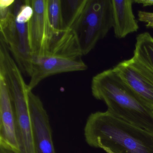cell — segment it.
I'll use <instances>...</instances> for the list:
<instances>
[{
    "label": "cell",
    "mask_w": 153,
    "mask_h": 153,
    "mask_svg": "<svg viewBox=\"0 0 153 153\" xmlns=\"http://www.w3.org/2000/svg\"><path fill=\"white\" fill-rule=\"evenodd\" d=\"M123 82L153 109V71L132 56L112 68Z\"/></svg>",
    "instance_id": "obj_7"
},
{
    "label": "cell",
    "mask_w": 153,
    "mask_h": 153,
    "mask_svg": "<svg viewBox=\"0 0 153 153\" xmlns=\"http://www.w3.org/2000/svg\"><path fill=\"white\" fill-rule=\"evenodd\" d=\"M33 14L30 0H15L11 6H0L1 39L21 71L30 77L33 56L29 46L28 23Z\"/></svg>",
    "instance_id": "obj_4"
},
{
    "label": "cell",
    "mask_w": 153,
    "mask_h": 153,
    "mask_svg": "<svg viewBox=\"0 0 153 153\" xmlns=\"http://www.w3.org/2000/svg\"><path fill=\"white\" fill-rule=\"evenodd\" d=\"M29 106L33 126L35 153H56L49 116L42 100L30 90Z\"/></svg>",
    "instance_id": "obj_10"
},
{
    "label": "cell",
    "mask_w": 153,
    "mask_h": 153,
    "mask_svg": "<svg viewBox=\"0 0 153 153\" xmlns=\"http://www.w3.org/2000/svg\"><path fill=\"white\" fill-rule=\"evenodd\" d=\"M33 14L28 23L29 46L33 57L45 53L52 36L47 18V0H30Z\"/></svg>",
    "instance_id": "obj_9"
},
{
    "label": "cell",
    "mask_w": 153,
    "mask_h": 153,
    "mask_svg": "<svg viewBox=\"0 0 153 153\" xmlns=\"http://www.w3.org/2000/svg\"><path fill=\"white\" fill-rule=\"evenodd\" d=\"M133 2L136 4H141L143 7L153 6V0H133Z\"/></svg>",
    "instance_id": "obj_16"
},
{
    "label": "cell",
    "mask_w": 153,
    "mask_h": 153,
    "mask_svg": "<svg viewBox=\"0 0 153 153\" xmlns=\"http://www.w3.org/2000/svg\"><path fill=\"white\" fill-rule=\"evenodd\" d=\"M139 21L146 24L147 28H153V13L140 10L137 13Z\"/></svg>",
    "instance_id": "obj_15"
},
{
    "label": "cell",
    "mask_w": 153,
    "mask_h": 153,
    "mask_svg": "<svg viewBox=\"0 0 153 153\" xmlns=\"http://www.w3.org/2000/svg\"><path fill=\"white\" fill-rule=\"evenodd\" d=\"M114 36L118 39L125 38L139 28L132 10L133 0H111Z\"/></svg>",
    "instance_id": "obj_11"
},
{
    "label": "cell",
    "mask_w": 153,
    "mask_h": 153,
    "mask_svg": "<svg viewBox=\"0 0 153 153\" xmlns=\"http://www.w3.org/2000/svg\"><path fill=\"white\" fill-rule=\"evenodd\" d=\"M47 18L53 35H57L64 31L61 0H47Z\"/></svg>",
    "instance_id": "obj_14"
},
{
    "label": "cell",
    "mask_w": 153,
    "mask_h": 153,
    "mask_svg": "<svg viewBox=\"0 0 153 153\" xmlns=\"http://www.w3.org/2000/svg\"><path fill=\"white\" fill-rule=\"evenodd\" d=\"M86 142L107 153H153V132L127 122L108 111L88 116L84 128Z\"/></svg>",
    "instance_id": "obj_1"
},
{
    "label": "cell",
    "mask_w": 153,
    "mask_h": 153,
    "mask_svg": "<svg viewBox=\"0 0 153 153\" xmlns=\"http://www.w3.org/2000/svg\"><path fill=\"white\" fill-rule=\"evenodd\" d=\"M0 146L16 153V114L13 98L5 74L0 70Z\"/></svg>",
    "instance_id": "obj_8"
},
{
    "label": "cell",
    "mask_w": 153,
    "mask_h": 153,
    "mask_svg": "<svg viewBox=\"0 0 153 153\" xmlns=\"http://www.w3.org/2000/svg\"><path fill=\"white\" fill-rule=\"evenodd\" d=\"M0 153H15L14 151L2 146H0Z\"/></svg>",
    "instance_id": "obj_17"
},
{
    "label": "cell",
    "mask_w": 153,
    "mask_h": 153,
    "mask_svg": "<svg viewBox=\"0 0 153 153\" xmlns=\"http://www.w3.org/2000/svg\"><path fill=\"white\" fill-rule=\"evenodd\" d=\"M83 56L76 36L71 29L53 35L45 53L33 57L29 89L33 91L42 80L50 76L86 70L88 67L82 59Z\"/></svg>",
    "instance_id": "obj_3"
},
{
    "label": "cell",
    "mask_w": 153,
    "mask_h": 153,
    "mask_svg": "<svg viewBox=\"0 0 153 153\" xmlns=\"http://www.w3.org/2000/svg\"><path fill=\"white\" fill-rule=\"evenodd\" d=\"M0 70L5 74L13 98L18 146L16 153H35L33 126L28 98L31 90L24 80L22 71L8 52L0 57Z\"/></svg>",
    "instance_id": "obj_5"
},
{
    "label": "cell",
    "mask_w": 153,
    "mask_h": 153,
    "mask_svg": "<svg viewBox=\"0 0 153 153\" xmlns=\"http://www.w3.org/2000/svg\"><path fill=\"white\" fill-rule=\"evenodd\" d=\"M111 0H87L85 6L71 29L83 55L90 52L113 28Z\"/></svg>",
    "instance_id": "obj_6"
},
{
    "label": "cell",
    "mask_w": 153,
    "mask_h": 153,
    "mask_svg": "<svg viewBox=\"0 0 153 153\" xmlns=\"http://www.w3.org/2000/svg\"><path fill=\"white\" fill-rule=\"evenodd\" d=\"M91 88L94 97L103 101L112 114L153 132V108L141 100L113 68L94 76Z\"/></svg>",
    "instance_id": "obj_2"
},
{
    "label": "cell",
    "mask_w": 153,
    "mask_h": 153,
    "mask_svg": "<svg viewBox=\"0 0 153 153\" xmlns=\"http://www.w3.org/2000/svg\"><path fill=\"white\" fill-rule=\"evenodd\" d=\"M62 11L64 30L71 29L79 15L82 13L87 0L62 1Z\"/></svg>",
    "instance_id": "obj_13"
},
{
    "label": "cell",
    "mask_w": 153,
    "mask_h": 153,
    "mask_svg": "<svg viewBox=\"0 0 153 153\" xmlns=\"http://www.w3.org/2000/svg\"><path fill=\"white\" fill-rule=\"evenodd\" d=\"M133 56L153 71V37L148 32L137 36Z\"/></svg>",
    "instance_id": "obj_12"
}]
</instances>
